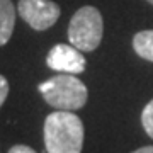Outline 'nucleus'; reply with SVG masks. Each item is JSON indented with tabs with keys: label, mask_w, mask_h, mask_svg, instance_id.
Wrapping results in <instances>:
<instances>
[{
	"label": "nucleus",
	"mask_w": 153,
	"mask_h": 153,
	"mask_svg": "<svg viewBox=\"0 0 153 153\" xmlns=\"http://www.w3.org/2000/svg\"><path fill=\"white\" fill-rule=\"evenodd\" d=\"M102 14L92 5L80 7L68 26V39L80 51H94L102 41Z\"/></svg>",
	"instance_id": "obj_3"
},
{
	"label": "nucleus",
	"mask_w": 153,
	"mask_h": 153,
	"mask_svg": "<svg viewBox=\"0 0 153 153\" xmlns=\"http://www.w3.org/2000/svg\"><path fill=\"white\" fill-rule=\"evenodd\" d=\"M46 65L55 71L76 75L85 70L87 61L80 49L75 48L73 44H56L49 49L46 56Z\"/></svg>",
	"instance_id": "obj_5"
},
{
	"label": "nucleus",
	"mask_w": 153,
	"mask_h": 153,
	"mask_svg": "<svg viewBox=\"0 0 153 153\" xmlns=\"http://www.w3.org/2000/svg\"><path fill=\"white\" fill-rule=\"evenodd\" d=\"M44 100L58 111H78L87 104L88 90L82 80L71 73L51 76L39 85Z\"/></svg>",
	"instance_id": "obj_2"
},
{
	"label": "nucleus",
	"mask_w": 153,
	"mask_h": 153,
	"mask_svg": "<svg viewBox=\"0 0 153 153\" xmlns=\"http://www.w3.org/2000/svg\"><path fill=\"white\" fill-rule=\"evenodd\" d=\"M83 124L73 111L51 112L44 121V146L48 153H82Z\"/></svg>",
	"instance_id": "obj_1"
},
{
	"label": "nucleus",
	"mask_w": 153,
	"mask_h": 153,
	"mask_svg": "<svg viewBox=\"0 0 153 153\" xmlns=\"http://www.w3.org/2000/svg\"><path fill=\"white\" fill-rule=\"evenodd\" d=\"M141 123L143 128L150 138H153V100H150L141 112Z\"/></svg>",
	"instance_id": "obj_8"
},
{
	"label": "nucleus",
	"mask_w": 153,
	"mask_h": 153,
	"mask_svg": "<svg viewBox=\"0 0 153 153\" xmlns=\"http://www.w3.org/2000/svg\"><path fill=\"white\" fill-rule=\"evenodd\" d=\"M7 95H9V82L4 75H0V107L4 105Z\"/></svg>",
	"instance_id": "obj_9"
},
{
	"label": "nucleus",
	"mask_w": 153,
	"mask_h": 153,
	"mask_svg": "<svg viewBox=\"0 0 153 153\" xmlns=\"http://www.w3.org/2000/svg\"><path fill=\"white\" fill-rule=\"evenodd\" d=\"M9 153H36V152L27 145H16V146H12L9 150Z\"/></svg>",
	"instance_id": "obj_10"
},
{
	"label": "nucleus",
	"mask_w": 153,
	"mask_h": 153,
	"mask_svg": "<svg viewBox=\"0 0 153 153\" xmlns=\"http://www.w3.org/2000/svg\"><path fill=\"white\" fill-rule=\"evenodd\" d=\"M131 153H153V146H141L138 148V150H134V152Z\"/></svg>",
	"instance_id": "obj_11"
},
{
	"label": "nucleus",
	"mask_w": 153,
	"mask_h": 153,
	"mask_svg": "<svg viewBox=\"0 0 153 153\" xmlns=\"http://www.w3.org/2000/svg\"><path fill=\"white\" fill-rule=\"evenodd\" d=\"M148 2H150V4H152V5H153V0H148Z\"/></svg>",
	"instance_id": "obj_12"
},
{
	"label": "nucleus",
	"mask_w": 153,
	"mask_h": 153,
	"mask_svg": "<svg viewBox=\"0 0 153 153\" xmlns=\"http://www.w3.org/2000/svg\"><path fill=\"white\" fill-rule=\"evenodd\" d=\"M17 12L36 31L49 29L60 17V7L51 0H19Z\"/></svg>",
	"instance_id": "obj_4"
},
{
	"label": "nucleus",
	"mask_w": 153,
	"mask_h": 153,
	"mask_svg": "<svg viewBox=\"0 0 153 153\" xmlns=\"http://www.w3.org/2000/svg\"><path fill=\"white\" fill-rule=\"evenodd\" d=\"M16 24V7L12 0H0V46L9 43Z\"/></svg>",
	"instance_id": "obj_6"
},
{
	"label": "nucleus",
	"mask_w": 153,
	"mask_h": 153,
	"mask_svg": "<svg viewBox=\"0 0 153 153\" xmlns=\"http://www.w3.org/2000/svg\"><path fill=\"white\" fill-rule=\"evenodd\" d=\"M133 48L143 60L153 61V29L150 31H140L133 38Z\"/></svg>",
	"instance_id": "obj_7"
}]
</instances>
